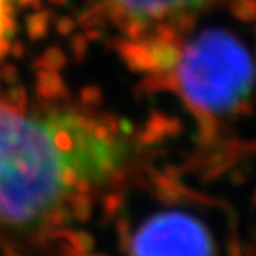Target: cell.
I'll return each mask as SVG.
<instances>
[{"label": "cell", "instance_id": "obj_12", "mask_svg": "<svg viewBox=\"0 0 256 256\" xmlns=\"http://www.w3.org/2000/svg\"><path fill=\"white\" fill-rule=\"evenodd\" d=\"M57 30L60 32V34H72V30H73V22H72V18H66V16H62V18H59L57 20Z\"/></svg>", "mask_w": 256, "mask_h": 256}, {"label": "cell", "instance_id": "obj_3", "mask_svg": "<svg viewBox=\"0 0 256 256\" xmlns=\"http://www.w3.org/2000/svg\"><path fill=\"white\" fill-rule=\"evenodd\" d=\"M62 166L78 180L102 184L112 180L126 164L132 153L130 140L112 118H89L78 112H56L44 120Z\"/></svg>", "mask_w": 256, "mask_h": 256}, {"label": "cell", "instance_id": "obj_11", "mask_svg": "<svg viewBox=\"0 0 256 256\" xmlns=\"http://www.w3.org/2000/svg\"><path fill=\"white\" fill-rule=\"evenodd\" d=\"M9 104L14 105V107L22 108L24 110L25 108V100H27V96H25V91L22 86H11V89H9Z\"/></svg>", "mask_w": 256, "mask_h": 256}, {"label": "cell", "instance_id": "obj_8", "mask_svg": "<svg viewBox=\"0 0 256 256\" xmlns=\"http://www.w3.org/2000/svg\"><path fill=\"white\" fill-rule=\"evenodd\" d=\"M48 24H50V12H34L27 18V32L32 40H41L46 36Z\"/></svg>", "mask_w": 256, "mask_h": 256}, {"label": "cell", "instance_id": "obj_15", "mask_svg": "<svg viewBox=\"0 0 256 256\" xmlns=\"http://www.w3.org/2000/svg\"><path fill=\"white\" fill-rule=\"evenodd\" d=\"M22 6H38L41 2V0H18Z\"/></svg>", "mask_w": 256, "mask_h": 256}, {"label": "cell", "instance_id": "obj_16", "mask_svg": "<svg viewBox=\"0 0 256 256\" xmlns=\"http://www.w3.org/2000/svg\"><path fill=\"white\" fill-rule=\"evenodd\" d=\"M48 2H52V4H64V2H66V0H48Z\"/></svg>", "mask_w": 256, "mask_h": 256}, {"label": "cell", "instance_id": "obj_13", "mask_svg": "<svg viewBox=\"0 0 256 256\" xmlns=\"http://www.w3.org/2000/svg\"><path fill=\"white\" fill-rule=\"evenodd\" d=\"M98 96H100V91H98V89L86 88L84 91H82V102H84V104H94Z\"/></svg>", "mask_w": 256, "mask_h": 256}, {"label": "cell", "instance_id": "obj_6", "mask_svg": "<svg viewBox=\"0 0 256 256\" xmlns=\"http://www.w3.org/2000/svg\"><path fill=\"white\" fill-rule=\"evenodd\" d=\"M36 91L43 100H50V102L60 100V98H64V96L68 94L66 84H64V80L60 78L59 72L43 70V68H38Z\"/></svg>", "mask_w": 256, "mask_h": 256}, {"label": "cell", "instance_id": "obj_4", "mask_svg": "<svg viewBox=\"0 0 256 256\" xmlns=\"http://www.w3.org/2000/svg\"><path fill=\"white\" fill-rule=\"evenodd\" d=\"M136 254H203L212 252V236L194 217L180 212L158 214L148 219L132 236Z\"/></svg>", "mask_w": 256, "mask_h": 256}, {"label": "cell", "instance_id": "obj_5", "mask_svg": "<svg viewBox=\"0 0 256 256\" xmlns=\"http://www.w3.org/2000/svg\"><path fill=\"white\" fill-rule=\"evenodd\" d=\"M222 0H110L112 16L128 30L182 20Z\"/></svg>", "mask_w": 256, "mask_h": 256}, {"label": "cell", "instance_id": "obj_7", "mask_svg": "<svg viewBox=\"0 0 256 256\" xmlns=\"http://www.w3.org/2000/svg\"><path fill=\"white\" fill-rule=\"evenodd\" d=\"M70 214L78 220L89 219V214H91V200H89L88 192L73 190V196L70 198Z\"/></svg>", "mask_w": 256, "mask_h": 256}, {"label": "cell", "instance_id": "obj_14", "mask_svg": "<svg viewBox=\"0 0 256 256\" xmlns=\"http://www.w3.org/2000/svg\"><path fill=\"white\" fill-rule=\"evenodd\" d=\"M88 43V41H86ZM86 43H84V38L82 36H76L75 40H73V52H75V56H82V52H84L86 48Z\"/></svg>", "mask_w": 256, "mask_h": 256}, {"label": "cell", "instance_id": "obj_1", "mask_svg": "<svg viewBox=\"0 0 256 256\" xmlns=\"http://www.w3.org/2000/svg\"><path fill=\"white\" fill-rule=\"evenodd\" d=\"M62 169L46 126L0 104V222L27 226L48 216L66 192Z\"/></svg>", "mask_w": 256, "mask_h": 256}, {"label": "cell", "instance_id": "obj_10", "mask_svg": "<svg viewBox=\"0 0 256 256\" xmlns=\"http://www.w3.org/2000/svg\"><path fill=\"white\" fill-rule=\"evenodd\" d=\"M11 28H12V22L9 18V9L6 6V0H0V56L8 50L6 34H9Z\"/></svg>", "mask_w": 256, "mask_h": 256}, {"label": "cell", "instance_id": "obj_2", "mask_svg": "<svg viewBox=\"0 0 256 256\" xmlns=\"http://www.w3.org/2000/svg\"><path fill=\"white\" fill-rule=\"evenodd\" d=\"M176 82L187 102L201 112L224 114L248 98L254 68L238 40L222 30H208L184 46Z\"/></svg>", "mask_w": 256, "mask_h": 256}, {"label": "cell", "instance_id": "obj_9", "mask_svg": "<svg viewBox=\"0 0 256 256\" xmlns=\"http://www.w3.org/2000/svg\"><path fill=\"white\" fill-rule=\"evenodd\" d=\"M64 64H66V56H64L62 50H60V48H56V46H50L46 52L38 59L36 66L38 68H43V70L59 72Z\"/></svg>", "mask_w": 256, "mask_h": 256}]
</instances>
